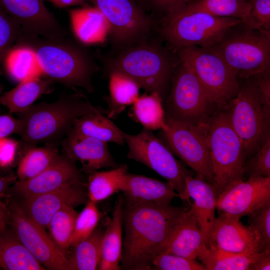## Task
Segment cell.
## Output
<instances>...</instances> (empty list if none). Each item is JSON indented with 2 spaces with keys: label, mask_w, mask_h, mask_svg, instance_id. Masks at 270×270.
<instances>
[{
  "label": "cell",
  "mask_w": 270,
  "mask_h": 270,
  "mask_svg": "<svg viewBox=\"0 0 270 270\" xmlns=\"http://www.w3.org/2000/svg\"><path fill=\"white\" fill-rule=\"evenodd\" d=\"M184 206L156 203L126 204L120 262L127 270H150L162 253Z\"/></svg>",
  "instance_id": "obj_1"
},
{
  "label": "cell",
  "mask_w": 270,
  "mask_h": 270,
  "mask_svg": "<svg viewBox=\"0 0 270 270\" xmlns=\"http://www.w3.org/2000/svg\"><path fill=\"white\" fill-rule=\"evenodd\" d=\"M16 44L34 52L42 75L70 87L94 90L92 78L98 70L88 53L64 37L45 38L23 33Z\"/></svg>",
  "instance_id": "obj_2"
},
{
  "label": "cell",
  "mask_w": 270,
  "mask_h": 270,
  "mask_svg": "<svg viewBox=\"0 0 270 270\" xmlns=\"http://www.w3.org/2000/svg\"><path fill=\"white\" fill-rule=\"evenodd\" d=\"M96 107L81 94L53 103L32 105L19 113V134L28 146L50 140L72 127L74 120Z\"/></svg>",
  "instance_id": "obj_3"
},
{
  "label": "cell",
  "mask_w": 270,
  "mask_h": 270,
  "mask_svg": "<svg viewBox=\"0 0 270 270\" xmlns=\"http://www.w3.org/2000/svg\"><path fill=\"white\" fill-rule=\"evenodd\" d=\"M212 158L217 196L230 184L244 180V161L241 140L226 109L217 108L204 126Z\"/></svg>",
  "instance_id": "obj_4"
},
{
  "label": "cell",
  "mask_w": 270,
  "mask_h": 270,
  "mask_svg": "<svg viewBox=\"0 0 270 270\" xmlns=\"http://www.w3.org/2000/svg\"><path fill=\"white\" fill-rule=\"evenodd\" d=\"M172 63L162 47L147 40L120 52L108 65V73L118 72L134 80L147 93L163 100L171 80Z\"/></svg>",
  "instance_id": "obj_5"
},
{
  "label": "cell",
  "mask_w": 270,
  "mask_h": 270,
  "mask_svg": "<svg viewBox=\"0 0 270 270\" xmlns=\"http://www.w3.org/2000/svg\"><path fill=\"white\" fill-rule=\"evenodd\" d=\"M241 24L242 20L236 18L175 10L166 14L159 31L175 50L192 46L208 48L220 42L232 28Z\"/></svg>",
  "instance_id": "obj_6"
},
{
  "label": "cell",
  "mask_w": 270,
  "mask_h": 270,
  "mask_svg": "<svg viewBox=\"0 0 270 270\" xmlns=\"http://www.w3.org/2000/svg\"><path fill=\"white\" fill-rule=\"evenodd\" d=\"M242 140L244 160L270 139V104L264 100L255 80L240 88L226 109Z\"/></svg>",
  "instance_id": "obj_7"
},
{
  "label": "cell",
  "mask_w": 270,
  "mask_h": 270,
  "mask_svg": "<svg viewBox=\"0 0 270 270\" xmlns=\"http://www.w3.org/2000/svg\"><path fill=\"white\" fill-rule=\"evenodd\" d=\"M226 36L208 48L220 56L238 78H249L269 72L270 30L250 28Z\"/></svg>",
  "instance_id": "obj_8"
},
{
  "label": "cell",
  "mask_w": 270,
  "mask_h": 270,
  "mask_svg": "<svg viewBox=\"0 0 270 270\" xmlns=\"http://www.w3.org/2000/svg\"><path fill=\"white\" fill-rule=\"evenodd\" d=\"M176 50L180 61L186 64L196 76L210 100L218 108L226 109L240 86L234 71L209 48L192 46Z\"/></svg>",
  "instance_id": "obj_9"
},
{
  "label": "cell",
  "mask_w": 270,
  "mask_h": 270,
  "mask_svg": "<svg viewBox=\"0 0 270 270\" xmlns=\"http://www.w3.org/2000/svg\"><path fill=\"white\" fill-rule=\"evenodd\" d=\"M180 64L172 76L171 88L166 106V118L204 127L216 110L191 68Z\"/></svg>",
  "instance_id": "obj_10"
},
{
  "label": "cell",
  "mask_w": 270,
  "mask_h": 270,
  "mask_svg": "<svg viewBox=\"0 0 270 270\" xmlns=\"http://www.w3.org/2000/svg\"><path fill=\"white\" fill-rule=\"evenodd\" d=\"M124 137L128 147L127 158L156 172L173 186L182 201L186 202L185 180L191 174L176 159L164 142L152 130L144 128L136 134L124 132Z\"/></svg>",
  "instance_id": "obj_11"
},
{
  "label": "cell",
  "mask_w": 270,
  "mask_h": 270,
  "mask_svg": "<svg viewBox=\"0 0 270 270\" xmlns=\"http://www.w3.org/2000/svg\"><path fill=\"white\" fill-rule=\"evenodd\" d=\"M104 16L112 43L121 50L147 40L152 21L134 0H90Z\"/></svg>",
  "instance_id": "obj_12"
},
{
  "label": "cell",
  "mask_w": 270,
  "mask_h": 270,
  "mask_svg": "<svg viewBox=\"0 0 270 270\" xmlns=\"http://www.w3.org/2000/svg\"><path fill=\"white\" fill-rule=\"evenodd\" d=\"M160 130L164 143L197 174L213 184V167L204 134L198 127L166 118Z\"/></svg>",
  "instance_id": "obj_13"
},
{
  "label": "cell",
  "mask_w": 270,
  "mask_h": 270,
  "mask_svg": "<svg viewBox=\"0 0 270 270\" xmlns=\"http://www.w3.org/2000/svg\"><path fill=\"white\" fill-rule=\"evenodd\" d=\"M10 214L14 236L46 269L68 270L66 254L54 243L44 228L32 220L22 206L12 204Z\"/></svg>",
  "instance_id": "obj_14"
},
{
  "label": "cell",
  "mask_w": 270,
  "mask_h": 270,
  "mask_svg": "<svg viewBox=\"0 0 270 270\" xmlns=\"http://www.w3.org/2000/svg\"><path fill=\"white\" fill-rule=\"evenodd\" d=\"M270 201V177L250 176L228 185L217 196L220 215L240 218Z\"/></svg>",
  "instance_id": "obj_15"
},
{
  "label": "cell",
  "mask_w": 270,
  "mask_h": 270,
  "mask_svg": "<svg viewBox=\"0 0 270 270\" xmlns=\"http://www.w3.org/2000/svg\"><path fill=\"white\" fill-rule=\"evenodd\" d=\"M0 7L23 33L45 38H60L64 32L44 0H0Z\"/></svg>",
  "instance_id": "obj_16"
},
{
  "label": "cell",
  "mask_w": 270,
  "mask_h": 270,
  "mask_svg": "<svg viewBox=\"0 0 270 270\" xmlns=\"http://www.w3.org/2000/svg\"><path fill=\"white\" fill-rule=\"evenodd\" d=\"M240 220L223 215L216 217L210 233L208 248L234 254L262 252L259 238Z\"/></svg>",
  "instance_id": "obj_17"
},
{
  "label": "cell",
  "mask_w": 270,
  "mask_h": 270,
  "mask_svg": "<svg viewBox=\"0 0 270 270\" xmlns=\"http://www.w3.org/2000/svg\"><path fill=\"white\" fill-rule=\"evenodd\" d=\"M83 184H72L60 188L24 198L22 207L28 216L41 227H47L51 218L66 206L84 204L86 195Z\"/></svg>",
  "instance_id": "obj_18"
},
{
  "label": "cell",
  "mask_w": 270,
  "mask_h": 270,
  "mask_svg": "<svg viewBox=\"0 0 270 270\" xmlns=\"http://www.w3.org/2000/svg\"><path fill=\"white\" fill-rule=\"evenodd\" d=\"M67 156L78 161L82 170L88 174L102 168L118 166L111 154L108 142L82 134L72 127L63 142Z\"/></svg>",
  "instance_id": "obj_19"
},
{
  "label": "cell",
  "mask_w": 270,
  "mask_h": 270,
  "mask_svg": "<svg viewBox=\"0 0 270 270\" xmlns=\"http://www.w3.org/2000/svg\"><path fill=\"white\" fill-rule=\"evenodd\" d=\"M74 160L58 157L41 173L30 179L20 181L15 190L24 198L52 192L72 184H83L80 172Z\"/></svg>",
  "instance_id": "obj_20"
},
{
  "label": "cell",
  "mask_w": 270,
  "mask_h": 270,
  "mask_svg": "<svg viewBox=\"0 0 270 270\" xmlns=\"http://www.w3.org/2000/svg\"><path fill=\"white\" fill-rule=\"evenodd\" d=\"M186 202L192 208L203 242L208 248L216 216L217 194L213 184L202 176H188L185 180Z\"/></svg>",
  "instance_id": "obj_21"
},
{
  "label": "cell",
  "mask_w": 270,
  "mask_h": 270,
  "mask_svg": "<svg viewBox=\"0 0 270 270\" xmlns=\"http://www.w3.org/2000/svg\"><path fill=\"white\" fill-rule=\"evenodd\" d=\"M205 247L193 210L184 206L162 252L197 259Z\"/></svg>",
  "instance_id": "obj_22"
},
{
  "label": "cell",
  "mask_w": 270,
  "mask_h": 270,
  "mask_svg": "<svg viewBox=\"0 0 270 270\" xmlns=\"http://www.w3.org/2000/svg\"><path fill=\"white\" fill-rule=\"evenodd\" d=\"M121 191L126 204H170L174 198L179 197L169 183L128 172L123 177Z\"/></svg>",
  "instance_id": "obj_23"
},
{
  "label": "cell",
  "mask_w": 270,
  "mask_h": 270,
  "mask_svg": "<svg viewBox=\"0 0 270 270\" xmlns=\"http://www.w3.org/2000/svg\"><path fill=\"white\" fill-rule=\"evenodd\" d=\"M69 14L74 32L82 43L102 42L109 35L108 24L96 7L85 6L74 9Z\"/></svg>",
  "instance_id": "obj_24"
},
{
  "label": "cell",
  "mask_w": 270,
  "mask_h": 270,
  "mask_svg": "<svg viewBox=\"0 0 270 270\" xmlns=\"http://www.w3.org/2000/svg\"><path fill=\"white\" fill-rule=\"evenodd\" d=\"M122 200L119 198L116 202L112 218L104 232L98 266L100 270H118L120 268V262L122 249Z\"/></svg>",
  "instance_id": "obj_25"
},
{
  "label": "cell",
  "mask_w": 270,
  "mask_h": 270,
  "mask_svg": "<svg viewBox=\"0 0 270 270\" xmlns=\"http://www.w3.org/2000/svg\"><path fill=\"white\" fill-rule=\"evenodd\" d=\"M72 128L82 134L108 143L111 142L120 145L125 143L124 132L96 107L76 118Z\"/></svg>",
  "instance_id": "obj_26"
},
{
  "label": "cell",
  "mask_w": 270,
  "mask_h": 270,
  "mask_svg": "<svg viewBox=\"0 0 270 270\" xmlns=\"http://www.w3.org/2000/svg\"><path fill=\"white\" fill-rule=\"evenodd\" d=\"M109 96L105 112L110 118H115L127 106H132L139 96L138 84L128 76L118 72L108 73Z\"/></svg>",
  "instance_id": "obj_27"
},
{
  "label": "cell",
  "mask_w": 270,
  "mask_h": 270,
  "mask_svg": "<svg viewBox=\"0 0 270 270\" xmlns=\"http://www.w3.org/2000/svg\"><path fill=\"white\" fill-rule=\"evenodd\" d=\"M53 81L40 77L24 80L0 96V104L11 113H20L29 108L42 94L50 90Z\"/></svg>",
  "instance_id": "obj_28"
},
{
  "label": "cell",
  "mask_w": 270,
  "mask_h": 270,
  "mask_svg": "<svg viewBox=\"0 0 270 270\" xmlns=\"http://www.w3.org/2000/svg\"><path fill=\"white\" fill-rule=\"evenodd\" d=\"M251 10L252 4L248 0H191L176 10L184 12H202L214 16L236 18L242 20L245 24L249 20Z\"/></svg>",
  "instance_id": "obj_29"
},
{
  "label": "cell",
  "mask_w": 270,
  "mask_h": 270,
  "mask_svg": "<svg viewBox=\"0 0 270 270\" xmlns=\"http://www.w3.org/2000/svg\"><path fill=\"white\" fill-rule=\"evenodd\" d=\"M0 268L6 270H44L46 268L15 236H0Z\"/></svg>",
  "instance_id": "obj_30"
},
{
  "label": "cell",
  "mask_w": 270,
  "mask_h": 270,
  "mask_svg": "<svg viewBox=\"0 0 270 270\" xmlns=\"http://www.w3.org/2000/svg\"><path fill=\"white\" fill-rule=\"evenodd\" d=\"M3 62L10 77L19 82L42 75L36 54L29 46L15 44L6 54Z\"/></svg>",
  "instance_id": "obj_31"
},
{
  "label": "cell",
  "mask_w": 270,
  "mask_h": 270,
  "mask_svg": "<svg viewBox=\"0 0 270 270\" xmlns=\"http://www.w3.org/2000/svg\"><path fill=\"white\" fill-rule=\"evenodd\" d=\"M162 99L156 92L139 96L132 106L129 115L143 128L154 130H163L166 126V115Z\"/></svg>",
  "instance_id": "obj_32"
},
{
  "label": "cell",
  "mask_w": 270,
  "mask_h": 270,
  "mask_svg": "<svg viewBox=\"0 0 270 270\" xmlns=\"http://www.w3.org/2000/svg\"><path fill=\"white\" fill-rule=\"evenodd\" d=\"M261 252L242 254L226 252L214 247H205L198 259L207 270H250Z\"/></svg>",
  "instance_id": "obj_33"
},
{
  "label": "cell",
  "mask_w": 270,
  "mask_h": 270,
  "mask_svg": "<svg viewBox=\"0 0 270 270\" xmlns=\"http://www.w3.org/2000/svg\"><path fill=\"white\" fill-rule=\"evenodd\" d=\"M127 172L128 166L124 164L110 170H96L90 174L88 182L89 200L96 203L121 191L123 177Z\"/></svg>",
  "instance_id": "obj_34"
},
{
  "label": "cell",
  "mask_w": 270,
  "mask_h": 270,
  "mask_svg": "<svg viewBox=\"0 0 270 270\" xmlns=\"http://www.w3.org/2000/svg\"><path fill=\"white\" fill-rule=\"evenodd\" d=\"M104 232L97 229L87 238L74 246L68 260V270H94L98 268L101 256Z\"/></svg>",
  "instance_id": "obj_35"
},
{
  "label": "cell",
  "mask_w": 270,
  "mask_h": 270,
  "mask_svg": "<svg viewBox=\"0 0 270 270\" xmlns=\"http://www.w3.org/2000/svg\"><path fill=\"white\" fill-rule=\"evenodd\" d=\"M53 146L32 147L20 160L17 170L18 180L30 179L48 168L58 157Z\"/></svg>",
  "instance_id": "obj_36"
},
{
  "label": "cell",
  "mask_w": 270,
  "mask_h": 270,
  "mask_svg": "<svg viewBox=\"0 0 270 270\" xmlns=\"http://www.w3.org/2000/svg\"><path fill=\"white\" fill-rule=\"evenodd\" d=\"M78 214L74 207L66 206L54 214L46 227L54 243L65 254L70 246Z\"/></svg>",
  "instance_id": "obj_37"
},
{
  "label": "cell",
  "mask_w": 270,
  "mask_h": 270,
  "mask_svg": "<svg viewBox=\"0 0 270 270\" xmlns=\"http://www.w3.org/2000/svg\"><path fill=\"white\" fill-rule=\"evenodd\" d=\"M101 218L96 203L89 200L78 214L73 232L70 239V246L88 238L95 230Z\"/></svg>",
  "instance_id": "obj_38"
},
{
  "label": "cell",
  "mask_w": 270,
  "mask_h": 270,
  "mask_svg": "<svg viewBox=\"0 0 270 270\" xmlns=\"http://www.w3.org/2000/svg\"><path fill=\"white\" fill-rule=\"evenodd\" d=\"M248 215V226L259 238L261 252L270 250V201Z\"/></svg>",
  "instance_id": "obj_39"
},
{
  "label": "cell",
  "mask_w": 270,
  "mask_h": 270,
  "mask_svg": "<svg viewBox=\"0 0 270 270\" xmlns=\"http://www.w3.org/2000/svg\"><path fill=\"white\" fill-rule=\"evenodd\" d=\"M22 33L20 26L0 7V65Z\"/></svg>",
  "instance_id": "obj_40"
},
{
  "label": "cell",
  "mask_w": 270,
  "mask_h": 270,
  "mask_svg": "<svg viewBox=\"0 0 270 270\" xmlns=\"http://www.w3.org/2000/svg\"><path fill=\"white\" fill-rule=\"evenodd\" d=\"M152 269L158 270H207L202 263L192 259L162 252L153 260Z\"/></svg>",
  "instance_id": "obj_41"
},
{
  "label": "cell",
  "mask_w": 270,
  "mask_h": 270,
  "mask_svg": "<svg viewBox=\"0 0 270 270\" xmlns=\"http://www.w3.org/2000/svg\"><path fill=\"white\" fill-rule=\"evenodd\" d=\"M244 174L250 176L270 177V138L248 161L244 164Z\"/></svg>",
  "instance_id": "obj_42"
},
{
  "label": "cell",
  "mask_w": 270,
  "mask_h": 270,
  "mask_svg": "<svg viewBox=\"0 0 270 270\" xmlns=\"http://www.w3.org/2000/svg\"><path fill=\"white\" fill-rule=\"evenodd\" d=\"M250 16L244 27L270 30V0H249Z\"/></svg>",
  "instance_id": "obj_43"
},
{
  "label": "cell",
  "mask_w": 270,
  "mask_h": 270,
  "mask_svg": "<svg viewBox=\"0 0 270 270\" xmlns=\"http://www.w3.org/2000/svg\"><path fill=\"white\" fill-rule=\"evenodd\" d=\"M18 143L6 138H0V165L6 166L14 160Z\"/></svg>",
  "instance_id": "obj_44"
},
{
  "label": "cell",
  "mask_w": 270,
  "mask_h": 270,
  "mask_svg": "<svg viewBox=\"0 0 270 270\" xmlns=\"http://www.w3.org/2000/svg\"><path fill=\"white\" fill-rule=\"evenodd\" d=\"M16 178L17 176L13 174L0 176V233L4 228L6 216V208L2 199L8 188Z\"/></svg>",
  "instance_id": "obj_45"
},
{
  "label": "cell",
  "mask_w": 270,
  "mask_h": 270,
  "mask_svg": "<svg viewBox=\"0 0 270 270\" xmlns=\"http://www.w3.org/2000/svg\"><path fill=\"white\" fill-rule=\"evenodd\" d=\"M20 122L18 119H16L8 115L0 116V138H6L12 134H19Z\"/></svg>",
  "instance_id": "obj_46"
},
{
  "label": "cell",
  "mask_w": 270,
  "mask_h": 270,
  "mask_svg": "<svg viewBox=\"0 0 270 270\" xmlns=\"http://www.w3.org/2000/svg\"><path fill=\"white\" fill-rule=\"evenodd\" d=\"M153 7L164 11L166 14L170 12L184 6L191 0H145Z\"/></svg>",
  "instance_id": "obj_47"
},
{
  "label": "cell",
  "mask_w": 270,
  "mask_h": 270,
  "mask_svg": "<svg viewBox=\"0 0 270 270\" xmlns=\"http://www.w3.org/2000/svg\"><path fill=\"white\" fill-rule=\"evenodd\" d=\"M270 270V250L262 252L259 257L253 262L250 270Z\"/></svg>",
  "instance_id": "obj_48"
},
{
  "label": "cell",
  "mask_w": 270,
  "mask_h": 270,
  "mask_svg": "<svg viewBox=\"0 0 270 270\" xmlns=\"http://www.w3.org/2000/svg\"><path fill=\"white\" fill-rule=\"evenodd\" d=\"M52 3L56 7L66 8L84 4V0H46Z\"/></svg>",
  "instance_id": "obj_49"
},
{
  "label": "cell",
  "mask_w": 270,
  "mask_h": 270,
  "mask_svg": "<svg viewBox=\"0 0 270 270\" xmlns=\"http://www.w3.org/2000/svg\"></svg>",
  "instance_id": "obj_50"
}]
</instances>
